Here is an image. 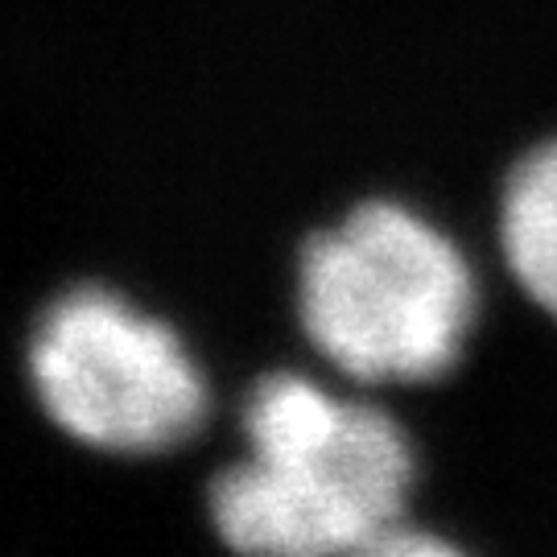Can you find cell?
I'll list each match as a JSON object with an SVG mask.
<instances>
[{
  "label": "cell",
  "instance_id": "6da1fadb",
  "mask_svg": "<svg viewBox=\"0 0 557 557\" xmlns=\"http://www.w3.org/2000/svg\"><path fill=\"white\" fill-rule=\"evenodd\" d=\"M248 458L211 483L223 545L257 557L376 554L409 512L418 458L393 413L273 372L244 400Z\"/></svg>",
  "mask_w": 557,
  "mask_h": 557
},
{
  "label": "cell",
  "instance_id": "7a4b0ae2",
  "mask_svg": "<svg viewBox=\"0 0 557 557\" xmlns=\"http://www.w3.org/2000/svg\"><path fill=\"white\" fill-rule=\"evenodd\" d=\"M301 335L356 384H430L475 331L479 285L438 223L388 199L359 202L298 257Z\"/></svg>",
  "mask_w": 557,
  "mask_h": 557
},
{
  "label": "cell",
  "instance_id": "3957f363",
  "mask_svg": "<svg viewBox=\"0 0 557 557\" xmlns=\"http://www.w3.org/2000/svg\"><path fill=\"white\" fill-rule=\"evenodd\" d=\"M25 368L46 418L103 455L178 450L211 409L207 376L178 331L103 285L46 306Z\"/></svg>",
  "mask_w": 557,
  "mask_h": 557
},
{
  "label": "cell",
  "instance_id": "277c9868",
  "mask_svg": "<svg viewBox=\"0 0 557 557\" xmlns=\"http://www.w3.org/2000/svg\"><path fill=\"white\" fill-rule=\"evenodd\" d=\"M499 248L524 298L557 322V137L517 161L499 195Z\"/></svg>",
  "mask_w": 557,
  "mask_h": 557
}]
</instances>
